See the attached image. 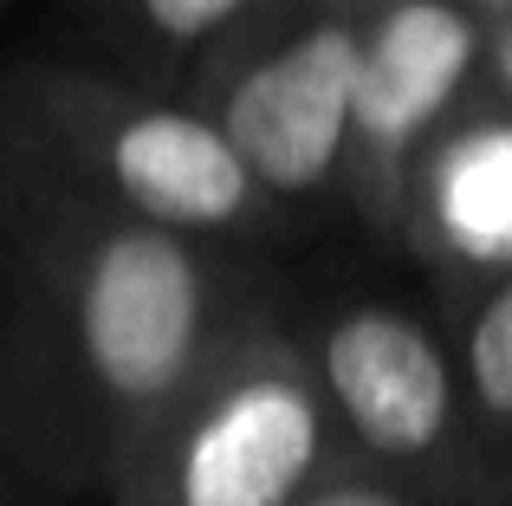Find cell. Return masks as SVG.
<instances>
[{"instance_id":"obj_13","label":"cell","mask_w":512,"mask_h":506,"mask_svg":"<svg viewBox=\"0 0 512 506\" xmlns=\"http://www.w3.org/2000/svg\"><path fill=\"white\" fill-rule=\"evenodd\" d=\"M0 7H7V0H0Z\"/></svg>"},{"instance_id":"obj_12","label":"cell","mask_w":512,"mask_h":506,"mask_svg":"<svg viewBox=\"0 0 512 506\" xmlns=\"http://www.w3.org/2000/svg\"><path fill=\"white\" fill-rule=\"evenodd\" d=\"M467 13H474L480 26H500V20H512V0H461Z\"/></svg>"},{"instance_id":"obj_9","label":"cell","mask_w":512,"mask_h":506,"mask_svg":"<svg viewBox=\"0 0 512 506\" xmlns=\"http://www.w3.org/2000/svg\"><path fill=\"white\" fill-rule=\"evenodd\" d=\"M461 364V403L467 435L480 461V494L487 506H512V279L435 299Z\"/></svg>"},{"instance_id":"obj_7","label":"cell","mask_w":512,"mask_h":506,"mask_svg":"<svg viewBox=\"0 0 512 506\" xmlns=\"http://www.w3.org/2000/svg\"><path fill=\"white\" fill-rule=\"evenodd\" d=\"M389 253L422 266L435 299L512 279V104L487 85L422 150Z\"/></svg>"},{"instance_id":"obj_5","label":"cell","mask_w":512,"mask_h":506,"mask_svg":"<svg viewBox=\"0 0 512 506\" xmlns=\"http://www.w3.org/2000/svg\"><path fill=\"white\" fill-rule=\"evenodd\" d=\"M370 7L376 0H273L195 91L253 182L299 228L318 208H344L350 91Z\"/></svg>"},{"instance_id":"obj_1","label":"cell","mask_w":512,"mask_h":506,"mask_svg":"<svg viewBox=\"0 0 512 506\" xmlns=\"http://www.w3.org/2000/svg\"><path fill=\"white\" fill-rule=\"evenodd\" d=\"M279 292L253 253L0 189V474L104 500L130 448Z\"/></svg>"},{"instance_id":"obj_2","label":"cell","mask_w":512,"mask_h":506,"mask_svg":"<svg viewBox=\"0 0 512 506\" xmlns=\"http://www.w3.org/2000/svg\"><path fill=\"white\" fill-rule=\"evenodd\" d=\"M0 189L59 195L253 260L299 234L195 98L78 59L0 72Z\"/></svg>"},{"instance_id":"obj_6","label":"cell","mask_w":512,"mask_h":506,"mask_svg":"<svg viewBox=\"0 0 512 506\" xmlns=\"http://www.w3.org/2000/svg\"><path fill=\"white\" fill-rule=\"evenodd\" d=\"M487 26L461 0H376L350 91L344 215L389 247L422 150L480 98Z\"/></svg>"},{"instance_id":"obj_3","label":"cell","mask_w":512,"mask_h":506,"mask_svg":"<svg viewBox=\"0 0 512 506\" xmlns=\"http://www.w3.org/2000/svg\"><path fill=\"white\" fill-rule=\"evenodd\" d=\"M338 461V435L279 292L130 448L104 506H305Z\"/></svg>"},{"instance_id":"obj_11","label":"cell","mask_w":512,"mask_h":506,"mask_svg":"<svg viewBox=\"0 0 512 506\" xmlns=\"http://www.w3.org/2000/svg\"><path fill=\"white\" fill-rule=\"evenodd\" d=\"M480 85L500 104H512V20L487 26V59H480Z\"/></svg>"},{"instance_id":"obj_8","label":"cell","mask_w":512,"mask_h":506,"mask_svg":"<svg viewBox=\"0 0 512 506\" xmlns=\"http://www.w3.org/2000/svg\"><path fill=\"white\" fill-rule=\"evenodd\" d=\"M266 7L273 0H91V20L117 52V72L195 98Z\"/></svg>"},{"instance_id":"obj_10","label":"cell","mask_w":512,"mask_h":506,"mask_svg":"<svg viewBox=\"0 0 512 506\" xmlns=\"http://www.w3.org/2000/svg\"><path fill=\"white\" fill-rule=\"evenodd\" d=\"M305 506H422V500H409L402 487L376 481V474L357 468V461H338V468L305 494Z\"/></svg>"},{"instance_id":"obj_4","label":"cell","mask_w":512,"mask_h":506,"mask_svg":"<svg viewBox=\"0 0 512 506\" xmlns=\"http://www.w3.org/2000/svg\"><path fill=\"white\" fill-rule=\"evenodd\" d=\"M286 318L344 461L422 506H487L461 364L435 299L338 286L312 305L286 299Z\"/></svg>"}]
</instances>
